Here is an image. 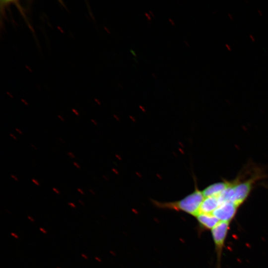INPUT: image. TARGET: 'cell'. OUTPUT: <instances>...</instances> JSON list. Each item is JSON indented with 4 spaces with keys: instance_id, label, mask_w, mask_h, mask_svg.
I'll list each match as a JSON object with an SVG mask.
<instances>
[{
    "instance_id": "obj_1",
    "label": "cell",
    "mask_w": 268,
    "mask_h": 268,
    "mask_svg": "<svg viewBox=\"0 0 268 268\" xmlns=\"http://www.w3.org/2000/svg\"><path fill=\"white\" fill-rule=\"evenodd\" d=\"M204 199L202 191L196 188L192 193L179 201L162 202L152 200V202L155 206L160 208L181 211L197 216Z\"/></svg>"
},
{
    "instance_id": "obj_2",
    "label": "cell",
    "mask_w": 268,
    "mask_h": 268,
    "mask_svg": "<svg viewBox=\"0 0 268 268\" xmlns=\"http://www.w3.org/2000/svg\"><path fill=\"white\" fill-rule=\"evenodd\" d=\"M238 205L232 202H224L212 213L220 221L229 222L234 216Z\"/></svg>"
},
{
    "instance_id": "obj_3",
    "label": "cell",
    "mask_w": 268,
    "mask_h": 268,
    "mask_svg": "<svg viewBox=\"0 0 268 268\" xmlns=\"http://www.w3.org/2000/svg\"><path fill=\"white\" fill-rule=\"evenodd\" d=\"M229 222L220 221L211 229L213 239L216 246L221 248L226 236Z\"/></svg>"
},
{
    "instance_id": "obj_4",
    "label": "cell",
    "mask_w": 268,
    "mask_h": 268,
    "mask_svg": "<svg viewBox=\"0 0 268 268\" xmlns=\"http://www.w3.org/2000/svg\"><path fill=\"white\" fill-rule=\"evenodd\" d=\"M231 184V181L224 180L212 184L206 187L202 191L203 195L205 197L211 196H218L223 191L229 187Z\"/></svg>"
},
{
    "instance_id": "obj_5",
    "label": "cell",
    "mask_w": 268,
    "mask_h": 268,
    "mask_svg": "<svg viewBox=\"0 0 268 268\" xmlns=\"http://www.w3.org/2000/svg\"><path fill=\"white\" fill-rule=\"evenodd\" d=\"M220 205L218 196L204 198L199 210V213H212Z\"/></svg>"
},
{
    "instance_id": "obj_6",
    "label": "cell",
    "mask_w": 268,
    "mask_h": 268,
    "mask_svg": "<svg viewBox=\"0 0 268 268\" xmlns=\"http://www.w3.org/2000/svg\"><path fill=\"white\" fill-rule=\"evenodd\" d=\"M196 217L201 226L206 229H212L220 222L212 213H200Z\"/></svg>"
},
{
    "instance_id": "obj_7",
    "label": "cell",
    "mask_w": 268,
    "mask_h": 268,
    "mask_svg": "<svg viewBox=\"0 0 268 268\" xmlns=\"http://www.w3.org/2000/svg\"><path fill=\"white\" fill-rule=\"evenodd\" d=\"M67 155L68 157H69L70 158H72V159H73V158H75L76 157L75 155L74 154V153H73L71 151H68L67 153Z\"/></svg>"
},
{
    "instance_id": "obj_8",
    "label": "cell",
    "mask_w": 268,
    "mask_h": 268,
    "mask_svg": "<svg viewBox=\"0 0 268 268\" xmlns=\"http://www.w3.org/2000/svg\"><path fill=\"white\" fill-rule=\"evenodd\" d=\"M32 182L37 186H40V183L35 179L32 178L31 179Z\"/></svg>"
},
{
    "instance_id": "obj_9",
    "label": "cell",
    "mask_w": 268,
    "mask_h": 268,
    "mask_svg": "<svg viewBox=\"0 0 268 268\" xmlns=\"http://www.w3.org/2000/svg\"><path fill=\"white\" fill-rule=\"evenodd\" d=\"M52 190L53 191L55 192L56 194H58V195H60V191H59V190H58L55 187H53L52 188Z\"/></svg>"
},
{
    "instance_id": "obj_10",
    "label": "cell",
    "mask_w": 268,
    "mask_h": 268,
    "mask_svg": "<svg viewBox=\"0 0 268 268\" xmlns=\"http://www.w3.org/2000/svg\"><path fill=\"white\" fill-rule=\"evenodd\" d=\"M10 176H11V177L13 179H14L15 181H18V178H17L16 176H15V175H13V174H11V175H10Z\"/></svg>"
},
{
    "instance_id": "obj_11",
    "label": "cell",
    "mask_w": 268,
    "mask_h": 268,
    "mask_svg": "<svg viewBox=\"0 0 268 268\" xmlns=\"http://www.w3.org/2000/svg\"><path fill=\"white\" fill-rule=\"evenodd\" d=\"M72 111L73 113H74L75 114V115L76 116H79V113L75 109H72Z\"/></svg>"
},
{
    "instance_id": "obj_12",
    "label": "cell",
    "mask_w": 268,
    "mask_h": 268,
    "mask_svg": "<svg viewBox=\"0 0 268 268\" xmlns=\"http://www.w3.org/2000/svg\"><path fill=\"white\" fill-rule=\"evenodd\" d=\"M145 15L146 16V17L147 18L148 20H151V16H150V15L147 13V12H145Z\"/></svg>"
},
{
    "instance_id": "obj_13",
    "label": "cell",
    "mask_w": 268,
    "mask_h": 268,
    "mask_svg": "<svg viewBox=\"0 0 268 268\" xmlns=\"http://www.w3.org/2000/svg\"><path fill=\"white\" fill-rule=\"evenodd\" d=\"M73 165L77 169H80V166L75 162H73Z\"/></svg>"
},
{
    "instance_id": "obj_14",
    "label": "cell",
    "mask_w": 268,
    "mask_h": 268,
    "mask_svg": "<svg viewBox=\"0 0 268 268\" xmlns=\"http://www.w3.org/2000/svg\"><path fill=\"white\" fill-rule=\"evenodd\" d=\"M77 191L79 192L81 195H84L83 191L80 188H77Z\"/></svg>"
},
{
    "instance_id": "obj_15",
    "label": "cell",
    "mask_w": 268,
    "mask_h": 268,
    "mask_svg": "<svg viewBox=\"0 0 268 268\" xmlns=\"http://www.w3.org/2000/svg\"><path fill=\"white\" fill-rule=\"evenodd\" d=\"M15 130L17 132H18L20 134H23L22 131H21L20 130H19L18 128H16L15 129Z\"/></svg>"
},
{
    "instance_id": "obj_16",
    "label": "cell",
    "mask_w": 268,
    "mask_h": 268,
    "mask_svg": "<svg viewBox=\"0 0 268 268\" xmlns=\"http://www.w3.org/2000/svg\"><path fill=\"white\" fill-rule=\"evenodd\" d=\"M68 204L73 208H75L76 206L73 202H68Z\"/></svg>"
},
{
    "instance_id": "obj_17",
    "label": "cell",
    "mask_w": 268,
    "mask_h": 268,
    "mask_svg": "<svg viewBox=\"0 0 268 268\" xmlns=\"http://www.w3.org/2000/svg\"><path fill=\"white\" fill-rule=\"evenodd\" d=\"M9 135L12 137L14 139L16 140L17 137L12 133H9Z\"/></svg>"
},
{
    "instance_id": "obj_18",
    "label": "cell",
    "mask_w": 268,
    "mask_h": 268,
    "mask_svg": "<svg viewBox=\"0 0 268 268\" xmlns=\"http://www.w3.org/2000/svg\"><path fill=\"white\" fill-rule=\"evenodd\" d=\"M249 37H250V38L252 39V41L254 42L255 41V38L254 37V36H253L251 34H250L249 35Z\"/></svg>"
},
{
    "instance_id": "obj_19",
    "label": "cell",
    "mask_w": 268,
    "mask_h": 268,
    "mask_svg": "<svg viewBox=\"0 0 268 268\" xmlns=\"http://www.w3.org/2000/svg\"><path fill=\"white\" fill-rule=\"evenodd\" d=\"M225 46L229 51L231 50V48L230 46H229L228 44H225Z\"/></svg>"
},
{
    "instance_id": "obj_20",
    "label": "cell",
    "mask_w": 268,
    "mask_h": 268,
    "mask_svg": "<svg viewBox=\"0 0 268 268\" xmlns=\"http://www.w3.org/2000/svg\"><path fill=\"white\" fill-rule=\"evenodd\" d=\"M58 117L59 118V119L61 121H63V122H64V121H65L64 119L61 115H58Z\"/></svg>"
},
{
    "instance_id": "obj_21",
    "label": "cell",
    "mask_w": 268,
    "mask_h": 268,
    "mask_svg": "<svg viewBox=\"0 0 268 268\" xmlns=\"http://www.w3.org/2000/svg\"><path fill=\"white\" fill-rule=\"evenodd\" d=\"M39 229H40V230L41 231H42V232H43L44 234H46V233H47L46 231L44 229H43V228H40Z\"/></svg>"
},
{
    "instance_id": "obj_22",
    "label": "cell",
    "mask_w": 268,
    "mask_h": 268,
    "mask_svg": "<svg viewBox=\"0 0 268 268\" xmlns=\"http://www.w3.org/2000/svg\"><path fill=\"white\" fill-rule=\"evenodd\" d=\"M11 235L12 236H14L16 239L18 238V236L16 234H15V233H14L13 232L11 233Z\"/></svg>"
},
{
    "instance_id": "obj_23",
    "label": "cell",
    "mask_w": 268,
    "mask_h": 268,
    "mask_svg": "<svg viewBox=\"0 0 268 268\" xmlns=\"http://www.w3.org/2000/svg\"><path fill=\"white\" fill-rule=\"evenodd\" d=\"M168 19H169V21L171 22V24H172V25L174 26V25H175V23H174V22H173V21L172 20V19H171V18H169Z\"/></svg>"
},
{
    "instance_id": "obj_24",
    "label": "cell",
    "mask_w": 268,
    "mask_h": 268,
    "mask_svg": "<svg viewBox=\"0 0 268 268\" xmlns=\"http://www.w3.org/2000/svg\"><path fill=\"white\" fill-rule=\"evenodd\" d=\"M21 101L23 103H24V104L26 105V106H28V103L24 99H21Z\"/></svg>"
},
{
    "instance_id": "obj_25",
    "label": "cell",
    "mask_w": 268,
    "mask_h": 268,
    "mask_svg": "<svg viewBox=\"0 0 268 268\" xmlns=\"http://www.w3.org/2000/svg\"><path fill=\"white\" fill-rule=\"evenodd\" d=\"M228 15L229 17L230 18L231 20L233 19V17L231 14H230V13H228Z\"/></svg>"
},
{
    "instance_id": "obj_26",
    "label": "cell",
    "mask_w": 268,
    "mask_h": 268,
    "mask_svg": "<svg viewBox=\"0 0 268 268\" xmlns=\"http://www.w3.org/2000/svg\"><path fill=\"white\" fill-rule=\"evenodd\" d=\"M89 192H90V193H91L92 195H94L95 193H94V192L93 191V190L92 189H89Z\"/></svg>"
},
{
    "instance_id": "obj_27",
    "label": "cell",
    "mask_w": 268,
    "mask_h": 268,
    "mask_svg": "<svg viewBox=\"0 0 268 268\" xmlns=\"http://www.w3.org/2000/svg\"><path fill=\"white\" fill-rule=\"evenodd\" d=\"M59 140L62 143H64L65 142V141H64V140L63 139H62V138L60 137L59 138Z\"/></svg>"
},
{
    "instance_id": "obj_28",
    "label": "cell",
    "mask_w": 268,
    "mask_h": 268,
    "mask_svg": "<svg viewBox=\"0 0 268 268\" xmlns=\"http://www.w3.org/2000/svg\"><path fill=\"white\" fill-rule=\"evenodd\" d=\"M78 201L82 205H83V206L84 205V203L82 201H81L80 200H78Z\"/></svg>"
},
{
    "instance_id": "obj_29",
    "label": "cell",
    "mask_w": 268,
    "mask_h": 268,
    "mask_svg": "<svg viewBox=\"0 0 268 268\" xmlns=\"http://www.w3.org/2000/svg\"><path fill=\"white\" fill-rule=\"evenodd\" d=\"M31 146L35 150H37V147L33 144H31Z\"/></svg>"
},
{
    "instance_id": "obj_30",
    "label": "cell",
    "mask_w": 268,
    "mask_h": 268,
    "mask_svg": "<svg viewBox=\"0 0 268 268\" xmlns=\"http://www.w3.org/2000/svg\"><path fill=\"white\" fill-rule=\"evenodd\" d=\"M91 121L95 125H97V123L96 122L93 120V119H91Z\"/></svg>"
},
{
    "instance_id": "obj_31",
    "label": "cell",
    "mask_w": 268,
    "mask_h": 268,
    "mask_svg": "<svg viewBox=\"0 0 268 268\" xmlns=\"http://www.w3.org/2000/svg\"><path fill=\"white\" fill-rule=\"evenodd\" d=\"M258 13H259V14L260 15H261V16L263 15V13H262V11L261 10L258 9Z\"/></svg>"
},
{
    "instance_id": "obj_32",
    "label": "cell",
    "mask_w": 268,
    "mask_h": 268,
    "mask_svg": "<svg viewBox=\"0 0 268 268\" xmlns=\"http://www.w3.org/2000/svg\"><path fill=\"white\" fill-rule=\"evenodd\" d=\"M131 52L133 54V55L135 57H136V54L135 53V52H134V51H133L132 50H130Z\"/></svg>"
},
{
    "instance_id": "obj_33",
    "label": "cell",
    "mask_w": 268,
    "mask_h": 268,
    "mask_svg": "<svg viewBox=\"0 0 268 268\" xmlns=\"http://www.w3.org/2000/svg\"><path fill=\"white\" fill-rule=\"evenodd\" d=\"M27 217H28V219H30L32 222H34V220H33V219L32 217H31L29 216H27Z\"/></svg>"
},
{
    "instance_id": "obj_34",
    "label": "cell",
    "mask_w": 268,
    "mask_h": 268,
    "mask_svg": "<svg viewBox=\"0 0 268 268\" xmlns=\"http://www.w3.org/2000/svg\"><path fill=\"white\" fill-rule=\"evenodd\" d=\"M81 256H82V257H83L86 260H87L88 259L87 257H86L84 254H82Z\"/></svg>"
},
{
    "instance_id": "obj_35",
    "label": "cell",
    "mask_w": 268,
    "mask_h": 268,
    "mask_svg": "<svg viewBox=\"0 0 268 268\" xmlns=\"http://www.w3.org/2000/svg\"><path fill=\"white\" fill-rule=\"evenodd\" d=\"M152 75L155 79L157 78V76H156V74H154V73H152Z\"/></svg>"
},
{
    "instance_id": "obj_36",
    "label": "cell",
    "mask_w": 268,
    "mask_h": 268,
    "mask_svg": "<svg viewBox=\"0 0 268 268\" xmlns=\"http://www.w3.org/2000/svg\"><path fill=\"white\" fill-rule=\"evenodd\" d=\"M184 42L185 43V44L187 46H189V44L188 43V42L186 41H184Z\"/></svg>"
},
{
    "instance_id": "obj_37",
    "label": "cell",
    "mask_w": 268,
    "mask_h": 268,
    "mask_svg": "<svg viewBox=\"0 0 268 268\" xmlns=\"http://www.w3.org/2000/svg\"><path fill=\"white\" fill-rule=\"evenodd\" d=\"M149 12L150 14H151L152 16H153V17L154 16L153 13H152V12L151 11L149 10Z\"/></svg>"
},
{
    "instance_id": "obj_38",
    "label": "cell",
    "mask_w": 268,
    "mask_h": 268,
    "mask_svg": "<svg viewBox=\"0 0 268 268\" xmlns=\"http://www.w3.org/2000/svg\"><path fill=\"white\" fill-rule=\"evenodd\" d=\"M104 29L107 31L108 33H110L109 30L106 27H104Z\"/></svg>"
},
{
    "instance_id": "obj_39",
    "label": "cell",
    "mask_w": 268,
    "mask_h": 268,
    "mask_svg": "<svg viewBox=\"0 0 268 268\" xmlns=\"http://www.w3.org/2000/svg\"><path fill=\"white\" fill-rule=\"evenodd\" d=\"M95 101H96L98 104H100V102H99V101L97 99H95Z\"/></svg>"
},
{
    "instance_id": "obj_40",
    "label": "cell",
    "mask_w": 268,
    "mask_h": 268,
    "mask_svg": "<svg viewBox=\"0 0 268 268\" xmlns=\"http://www.w3.org/2000/svg\"><path fill=\"white\" fill-rule=\"evenodd\" d=\"M57 268H59V267H57Z\"/></svg>"
}]
</instances>
